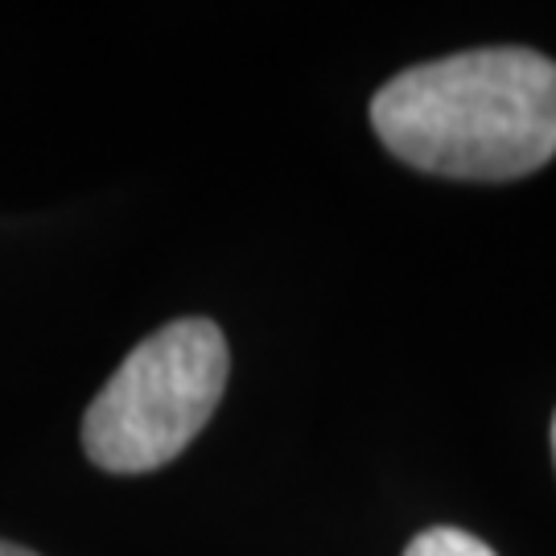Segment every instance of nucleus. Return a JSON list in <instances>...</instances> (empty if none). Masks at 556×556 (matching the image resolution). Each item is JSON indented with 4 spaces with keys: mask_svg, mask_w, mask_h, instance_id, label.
<instances>
[{
    "mask_svg": "<svg viewBox=\"0 0 556 556\" xmlns=\"http://www.w3.org/2000/svg\"><path fill=\"white\" fill-rule=\"evenodd\" d=\"M0 556H38L34 548H21V544H9V540H0Z\"/></svg>",
    "mask_w": 556,
    "mask_h": 556,
    "instance_id": "4",
    "label": "nucleus"
},
{
    "mask_svg": "<svg viewBox=\"0 0 556 556\" xmlns=\"http://www.w3.org/2000/svg\"><path fill=\"white\" fill-rule=\"evenodd\" d=\"M404 556H495V548L462 528H429L404 548Z\"/></svg>",
    "mask_w": 556,
    "mask_h": 556,
    "instance_id": "3",
    "label": "nucleus"
},
{
    "mask_svg": "<svg viewBox=\"0 0 556 556\" xmlns=\"http://www.w3.org/2000/svg\"><path fill=\"white\" fill-rule=\"evenodd\" d=\"M388 153L462 181H511L556 157V62L498 46L388 79L371 100Z\"/></svg>",
    "mask_w": 556,
    "mask_h": 556,
    "instance_id": "1",
    "label": "nucleus"
},
{
    "mask_svg": "<svg viewBox=\"0 0 556 556\" xmlns=\"http://www.w3.org/2000/svg\"><path fill=\"white\" fill-rule=\"evenodd\" d=\"M553 462H556V417H553Z\"/></svg>",
    "mask_w": 556,
    "mask_h": 556,
    "instance_id": "5",
    "label": "nucleus"
},
{
    "mask_svg": "<svg viewBox=\"0 0 556 556\" xmlns=\"http://www.w3.org/2000/svg\"><path fill=\"white\" fill-rule=\"evenodd\" d=\"M231 355L215 321L181 318L116 367L83 417V450L108 475H149L190 445L219 408Z\"/></svg>",
    "mask_w": 556,
    "mask_h": 556,
    "instance_id": "2",
    "label": "nucleus"
}]
</instances>
